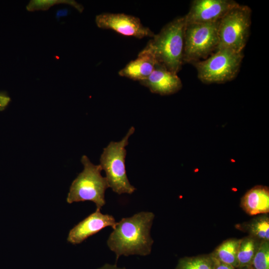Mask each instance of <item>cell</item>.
<instances>
[{
    "mask_svg": "<svg viewBox=\"0 0 269 269\" xmlns=\"http://www.w3.org/2000/svg\"><path fill=\"white\" fill-rule=\"evenodd\" d=\"M175 269H214V262L210 254L180 258Z\"/></svg>",
    "mask_w": 269,
    "mask_h": 269,
    "instance_id": "obj_17",
    "label": "cell"
},
{
    "mask_svg": "<svg viewBox=\"0 0 269 269\" xmlns=\"http://www.w3.org/2000/svg\"><path fill=\"white\" fill-rule=\"evenodd\" d=\"M241 207L250 216L268 214L269 189L263 185H257L248 191L241 201Z\"/></svg>",
    "mask_w": 269,
    "mask_h": 269,
    "instance_id": "obj_12",
    "label": "cell"
},
{
    "mask_svg": "<svg viewBox=\"0 0 269 269\" xmlns=\"http://www.w3.org/2000/svg\"><path fill=\"white\" fill-rule=\"evenodd\" d=\"M252 10L248 5L238 4L219 21L217 48L243 52L247 44L251 25Z\"/></svg>",
    "mask_w": 269,
    "mask_h": 269,
    "instance_id": "obj_5",
    "label": "cell"
},
{
    "mask_svg": "<svg viewBox=\"0 0 269 269\" xmlns=\"http://www.w3.org/2000/svg\"><path fill=\"white\" fill-rule=\"evenodd\" d=\"M84 169L73 181L66 201L69 204L90 201L100 210L106 204L105 193L109 187L106 177L101 175L100 165L93 164L86 155L81 158Z\"/></svg>",
    "mask_w": 269,
    "mask_h": 269,
    "instance_id": "obj_3",
    "label": "cell"
},
{
    "mask_svg": "<svg viewBox=\"0 0 269 269\" xmlns=\"http://www.w3.org/2000/svg\"><path fill=\"white\" fill-rule=\"evenodd\" d=\"M241 239L232 238L223 241L210 254L216 259L233 266L238 267L237 254Z\"/></svg>",
    "mask_w": 269,
    "mask_h": 269,
    "instance_id": "obj_15",
    "label": "cell"
},
{
    "mask_svg": "<svg viewBox=\"0 0 269 269\" xmlns=\"http://www.w3.org/2000/svg\"><path fill=\"white\" fill-rule=\"evenodd\" d=\"M235 227L261 242H269L268 214L259 215L249 221L236 225Z\"/></svg>",
    "mask_w": 269,
    "mask_h": 269,
    "instance_id": "obj_14",
    "label": "cell"
},
{
    "mask_svg": "<svg viewBox=\"0 0 269 269\" xmlns=\"http://www.w3.org/2000/svg\"><path fill=\"white\" fill-rule=\"evenodd\" d=\"M238 4L232 0H194L185 15L186 23H206L219 21Z\"/></svg>",
    "mask_w": 269,
    "mask_h": 269,
    "instance_id": "obj_9",
    "label": "cell"
},
{
    "mask_svg": "<svg viewBox=\"0 0 269 269\" xmlns=\"http://www.w3.org/2000/svg\"><path fill=\"white\" fill-rule=\"evenodd\" d=\"M214 269H236L233 266L225 264L216 259L214 257Z\"/></svg>",
    "mask_w": 269,
    "mask_h": 269,
    "instance_id": "obj_21",
    "label": "cell"
},
{
    "mask_svg": "<svg viewBox=\"0 0 269 269\" xmlns=\"http://www.w3.org/2000/svg\"><path fill=\"white\" fill-rule=\"evenodd\" d=\"M139 82L148 88L151 92L162 96L176 93L182 87L181 81L177 74L157 63L150 75Z\"/></svg>",
    "mask_w": 269,
    "mask_h": 269,
    "instance_id": "obj_11",
    "label": "cell"
},
{
    "mask_svg": "<svg viewBox=\"0 0 269 269\" xmlns=\"http://www.w3.org/2000/svg\"><path fill=\"white\" fill-rule=\"evenodd\" d=\"M154 217L151 212L141 211L116 223L107 241L116 261L122 256L150 255L153 244L150 230Z\"/></svg>",
    "mask_w": 269,
    "mask_h": 269,
    "instance_id": "obj_1",
    "label": "cell"
},
{
    "mask_svg": "<svg viewBox=\"0 0 269 269\" xmlns=\"http://www.w3.org/2000/svg\"><path fill=\"white\" fill-rule=\"evenodd\" d=\"M219 21L206 23H186L183 62L193 63L201 59H205L217 50Z\"/></svg>",
    "mask_w": 269,
    "mask_h": 269,
    "instance_id": "obj_7",
    "label": "cell"
},
{
    "mask_svg": "<svg viewBox=\"0 0 269 269\" xmlns=\"http://www.w3.org/2000/svg\"><path fill=\"white\" fill-rule=\"evenodd\" d=\"M254 269H269V242H262L253 259Z\"/></svg>",
    "mask_w": 269,
    "mask_h": 269,
    "instance_id": "obj_19",
    "label": "cell"
},
{
    "mask_svg": "<svg viewBox=\"0 0 269 269\" xmlns=\"http://www.w3.org/2000/svg\"><path fill=\"white\" fill-rule=\"evenodd\" d=\"M262 242L249 235L241 239L237 254L238 268L252 266Z\"/></svg>",
    "mask_w": 269,
    "mask_h": 269,
    "instance_id": "obj_16",
    "label": "cell"
},
{
    "mask_svg": "<svg viewBox=\"0 0 269 269\" xmlns=\"http://www.w3.org/2000/svg\"><path fill=\"white\" fill-rule=\"evenodd\" d=\"M97 269H127L126 268H121L118 267L116 264H110L106 263L102 267Z\"/></svg>",
    "mask_w": 269,
    "mask_h": 269,
    "instance_id": "obj_23",
    "label": "cell"
},
{
    "mask_svg": "<svg viewBox=\"0 0 269 269\" xmlns=\"http://www.w3.org/2000/svg\"><path fill=\"white\" fill-rule=\"evenodd\" d=\"M236 269H254L252 266H244L236 268Z\"/></svg>",
    "mask_w": 269,
    "mask_h": 269,
    "instance_id": "obj_24",
    "label": "cell"
},
{
    "mask_svg": "<svg viewBox=\"0 0 269 269\" xmlns=\"http://www.w3.org/2000/svg\"><path fill=\"white\" fill-rule=\"evenodd\" d=\"M65 3L73 6L80 12L83 11L84 7L80 3L74 0H32L26 5V8L28 11L45 10L56 4Z\"/></svg>",
    "mask_w": 269,
    "mask_h": 269,
    "instance_id": "obj_18",
    "label": "cell"
},
{
    "mask_svg": "<svg viewBox=\"0 0 269 269\" xmlns=\"http://www.w3.org/2000/svg\"><path fill=\"white\" fill-rule=\"evenodd\" d=\"M95 22L100 28L111 29L125 36L141 39L152 38L155 34L139 18L125 13H101L96 16Z\"/></svg>",
    "mask_w": 269,
    "mask_h": 269,
    "instance_id": "obj_8",
    "label": "cell"
},
{
    "mask_svg": "<svg viewBox=\"0 0 269 269\" xmlns=\"http://www.w3.org/2000/svg\"><path fill=\"white\" fill-rule=\"evenodd\" d=\"M244 58L243 51L219 49L210 57L193 63L199 79L206 84L224 83L237 76Z\"/></svg>",
    "mask_w": 269,
    "mask_h": 269,
    "instance_id": "obj_6",
    "label": "cell"
},
{
    "mask_svg": "<svg viewBox=\"0 0 269 269\" xmlns=\"http://www.w3.org/2000/svg\"><path fill=\"white\" fill-rule=\"evenodd\" d=\"M185 16L175 18L154 34L140 51L152 56L156 62L177 74L183 63Z\"/></svg>",
    "mask_w": 269,
    "mask_h": 269,
    "instance_id": "obj_2",
    "label": "cell"
},
{
    "mask_svg": "<svg viewBox=\"0 0 269 269\" xmlns=\"http://www.w3.org/2000/svg\"><path fill=\"white\" fill-rule=\"evenodd\" d=\"M69 10L67 8L58 9L56 13V18L57 20H59L61 17L67 16Z\"/></svg>",
    "mask_w": 269,
    "mask_h": 269,
    "instance_id": "obj_22",
    "label": "cell"
},
{
    "mask_svg": "<svg viewBox=\"0 0 269 269\" xmlns=\"http://www.w3.org/2000/svg\"><path fill=\"white\" fill-rule=\"evenodd\" d=\"M156 63L152 56L140 52L135 60L131 61L120 70L119 75L140 82L145 80L150 75Z\"/></svg>",
    "mask_w": 269,
    "mask_h": 269,
    "instance_id": "obj_13",
    "label": "cell"
},
{
    "mask_svg": "<svg viewBox=\"0 0 269 269\" xmlns=\"http://www.w3.org/2000/svg\"><path fill=\"white\" fill-rule=\"evenodd\" d=\"M10 101V98L7 95L6 92H0V111L5 110Z\"/></svg>",
    "mask_w": 269,
    "mask_h": 269,
    "instance_id": "obj_20",
    "label": "cell"
},
{
    "mask_svg": "<svg viewBox=\"0 0 269 269\" xmlns=\"http://www.w3.org/2000/svg\"><path fill=\"white\" fill-rule=\"evenodd\" d=\"M135 129L132 127L126 135L119 141H111L104 148L100 157V165L106 173V178L109 187L119 195L131 194L136 188L131 184L128 178L125 159L126 146L129 138Z\"/></svg>",
    "mask_w": 269,
    "mask_h": 269,
    "instance_id": "obj_4",
    "label": "cell"
},
{
    "mask_svg": "<svg viewBox=\"0 0 269 269\" xmlns=\"http://www.w3.org/2000/svg\"><path fill=\"white\" fill-rule=\"evenodd\" d=\"M116 223L112 215L96 210L70 230L67 240L73 245L79 244L106 227L114 229Z\"/></svg>",
    "mask_w": 269,
    "mask_h": 269,
    "instance_id": "obj_10",
    "label": "cell"
}]
</instances>
